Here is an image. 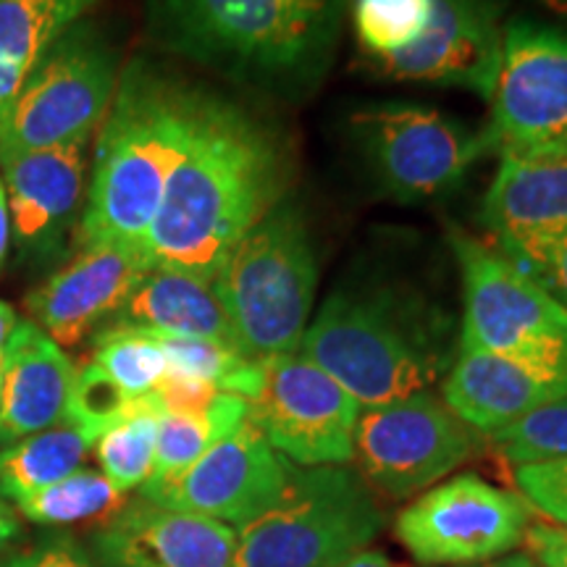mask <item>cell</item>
<instances>
[{
	"instance_id": "obj_17",
	"label": "cell",
	"mask_w": 567,
	"mask_h": 567,
	"mask_svg": "<svg viewBox=\"0 0 567 567\" xmlns=\"http://www.w3.org/2000/svg\"><path fill=\"white\" fill-rule=\"evenodd\" d=\"M492 247L523 274L567 234V151L547 155L499 153L484 197Z\"/></svg>"
},
{
	"instance_id": "obj_13",
	"label": "cell",
	"mask_w": 567,
	"mask_h": 567,
	"mask_svg": "<svg viewBox=\"0 0 567 567\" xmlns=\"http://www.w3.org/2000/svg\"><path fill=\"white\" fill-rule=\"evenodd\" d=\"M488 103V130L499 153L567 151V34L536 21H509Z\"/></svg>"
},
{
	"instance_id": "obj_24",
	"label": "cell",
	"mask_w": 567,
	"mask_h": 567,
	"mask_svg": "<svg viewBox=\"0 0 567 567\" xmlns=\"http://www.w3.org/2000/svg\"><path fill=\"white\" fill-rule=\"evenodd\" d=\"M247 421L243 396L218 392L205 413H163L155 442L153 476L145 484H166L195 465L213 444L221 442Z\"/></svg>"
},
{
	"instance_id": "obj_19",
	"label": "cell",
	"mask_w": 567,
	"mask_h": 567,
	"mask_svg": "<svg viewBox=\"0 0 567 567\" xmlns=\"http://www.w3.org/2000/svg\"><path fill=\"white\" fill-rule=\"evenodd\" d=\"M87 140L0 161L11 234L24 258L45 260L61 250L63 234L71 229L82 205Z\"/></svg>"
},
{
	"instance_id": "obj_27",
	"label": "cell",
	"mask_w": 567,
	"mask_h": 567,
	"mask_svg": "<svg viewBox=\"0 0 567 567\" xmlns=\"http://www.w3.org/2000/svg\"><path fill=\"white\" fill-rule=\"evenodd\" d=\"M21 513L42 526H71L84 520H109L122 509L124 494L103 473L76 471L59 484L27 494L17 502Z\"/></svg>"
},
{
	"instance_id": "obj_29",
	"label": "cell",
	"mask_w": 567,
	"mask_h": 567,
	"mask_svg": "<svg viewBox=\"0 0 567 567\" xmlns=\"http://www.w3.org/2000/svg\"><path fill=\"white\" fill-rule=\"evenodd\" d=\"M130 396L151 394L166 373V354L151 331L132 326H103L95 334V358Z\"/></svg>"
},
{
	"instance_id": "obj_1",
	"label": "cell",
	"mask_w": 567,
	"mask_h": 567,
	"mask_svg": "<svg viewBox=\"0 0 567 567\" xmlns=\"http://www.w3.org/2000/svg\"><path fill=\"white\" fill-rule=\"evenodd\" d=\"M292 189L279 126L226 97L205 95L193 142L174 168L145 247L155 266L213 281L247 231Z\"/></svg>"
},
{
	"instance_id": "obj_5",
	"label": "cell",
	"mask_w": 567,
	"mask_h": 567,
	"mask_svg": "<svg viewBox=\"0 0 567 567\" xmlns=\"http://www.w3.org/2000/svg\"><path fill=\"white\" fill-rule=\"evenodd\" d=\"M218 300L252 360L300 350L318 292V255L308 216L287 197L239 239L213 279Z\"/></svg>"
},
{
	"instance_id": "obj_25",
	"label": "cell",
	"mask_w": 567,
	"mask_h": 567,
	"mask_svg": "<svg viewBox=\"0 0 567 567\" xmlns=\"http://www.w3.org/2000/svg\"><path fill=\"white\" fill-rule=\"evenodd\" d=\"M92 442L74 425L40 431L0 455V494L19 502L80 471Z\"/></svg>"
},
{
	"instance_id": "obj_16",
	"label": "cell",
	"mask_w": 567,
	"mask_h": 567,
	"mask_svg": "<svg viewBox=\"0 0 567 567\" xmlns=\"http://www.w3.org/2000/svg\"><path fill=\"white\" fill-rule=\"evenodd\" d=\"M153 266L145 245H80L61 271L27 295V310L55 344L76 347L122 310Z\"/></svg>"
},
{
	"instance_id": "obj_36",
	"label": "cell",
	"mask_w": 567,
	"mask_h": 567,
	"mask_svg": "<svg viewBox=\"0 0 567 567\" xmlns=\"http://www.w3.org/2000/svg\"><path fill=\"white\" fill-rule=\"evenodd\" d=\"M528 276L567 308V234L538 255Z\"/></svg>"
},
{
	"instance_id": "obj_33",
	"label": "cell",
	"mask_w": 567,
	"mask_h": 567,
	"mask_svg": "<svg viewBox=\"0 0 567 567\" xmlns=\"http://www.w3.org/2000/svg\"><path fill=\"white\" fill-rule=\"evenodd\" d=\"M153 394L163 408V413L197 415L208 410L210 402L216 400L218 389L208 384V381L195 379V375L166 371L158 381V386L153 389Z\"/></svg>"
},
{
	"instance_id": "obj_22",
	"label": "cell",
	"mask_w": 567,
	"mask_h": 567,
	"mask_svg": "<svg viewBox=\"0 0 567 567\" xmlns=\"http://www.w3.org/2000/svg\"><path fill=\"white\" fill-rule=\"evenodd\" d=\"M105 326H132L168 337H200L237 347V337L213 281L168 266H153L130 300Z\"/></svg>"
},
{
	"instance_id": "obj_9",
	"label": "cell",
	"mask_w": 567,
	"mask_h": 567,
	"mask_svg": "<svg viewBox=\"0 0 567 567\" xmlns=\"http://www.w3.org/2000/svg\"><path fill=\"white\" fill-rule=\"evenodd\" d=\"M118 55L90 21L63 32L21 87L0 126V161L87 140L111 109Z\"/></svg>"
},
{
	"instance_id": "obj_21",
	"label": "cell",
	"mask_w": 567,
	"mask_h": 567,
	"mask_svg": "<svg viewBox=\"0 0 567 567\" xmlns=\"http://www.w3.org/2000/svg\"><path fill=\"white\" fill-rule=\"evenodd\" d=\"M76 368L34 321H21L3 347L0 442L11 444L63 421Z\"/></svg>"
},
{
	"instance_id": "obj_32",
	"label": "cell",
	"mask_w": 567,
	"mask_h": 567,
	"mask_svg": "<svg viewBox=\"0 0 567 567\" xmlns=\"http://www.w3.org/2000/svg\"><path fill=\"white\" fill-rule=\"evenodd\" d=\"M517 494L549 523L567 528V460L513 467Z\"/></svg>"
},
{
	"instance_id": "obj_42",
	"label": "cell",
	"mask_w": 567,
	"mask_h": 567,
	"mask_svg": "<svg viewBox=\"0 0 567 567\" xmlns=\"http://www.w3.org/2000/svg\"><path fill=\"white\" fill-rule=\"evenodd\" d=\"M0 396H3V360H0Z\"/></svg>"
},
{
	"instance_id": "obj_35",
	"label": "cell",
	"mask_w": 567,
	"mask_h": 567,
	"mask_svg": "<svg viewBox=\"0 0 567 567\" xmlns=\"http://www.w3.org/2000/svg\"><path fill=\"white\" fill-rule=\"evenodd\" d=\"M530 559L536 567H567V528L557 523H530L526 530Z\"/></svg>"
},
{
	"instance_id": "obj_6",
	"label": "cell",
	"mask_w": 567,
	"mask_h": 567,
	"mask_svg": "<svg viewBox=\"0 0 567 567\" xmlns=\"http://www.w3.org/2000/svg\"><path fill=\"white\" fill-rule=\"evenodd\" d=\"M384 528L363 476L344 465L297 467L281 499L237 530L234 567H339Z\"/></svg>"
},
{
	"instance_id": "obj_31",
	"label": "cell",
	"mask_w": 567,
	"mask_h": 567,
	"mask_svg": "<svg viewBox=\"0 0 567 567\" xmlns=\"http://www.w3.org/2000/svg\"><path fill=\"white\" fill-rule=\"evenodd\" d=\"M132 400L134 396L126 394L101 365L87 363L74 373L63 421L95 444L105 431L124 421Z\"/></svg>"
},
{
	"instance_id": "obj_28",
	"label": "cell",
	"mask_w": 567,
	"mask_h": 567,
	"mask_svg": "<svg viewBox=\"0 0 567 567\" xmlns=\"http://www.w3.org/2000/svg\"><path fill=\"white\" fill-rule=\"evenodd\" d=\"M436 0H352V30L368 61L405 51L421 38Z\"/></svg>"
},
{
	"instance_id": "obj_20",
	"label": "cell",
	"mask_w": 567,
	"mask_h": 567,
	"mask_svg": "<svg viewBox=\"0 0 567 567\" xmlns=\"http://www.w3.org/2000/svg\"><path fill=\"white\" fill-rule=\"evenodd\" d=\"M442 392L452 413L463 417L471 429L494 434L530 410L567 396V384L494 352L457 344L455 363L446 373Z\"/></svg>"
},
{
	"instance_id": "obj_7",
	"label": "cell",
	"mask_w": 567,
	"mask_h": 567,
	"mask_svg": "<svg viewBox=\"0 0 567 567\" xmlns=\"http://www.w3.org/2000/svg\"><path fill=\"white\" fill-rule=\"evenodd\" d=\"M463 284L460 344L534 368L567 384V308L492 245L450 226Z\"/></svg>"
},
{
	"instance_id": "obj_18",
	"label": "cell",
	"mask_w": 567,
	"mask_h": 567,
	"mask_svg": "<svg viewBox=\"0 0 567 567\" xmlns=\"http://www.w3.org/2000/svg\"><path fill=\"white\" fill-rule=\"evenodd\" d=\"M237 530L137 496L92 536L97 567H234Z\"/></svg>"
},
{
	"instance_id": "obj_26",
	"label": "cell",
	"mask_w": 567,
	"mask_h": 567,
	"mask_svg": "<svg viewBox=\"0 0 567 567\" xmlns=\"http://www.w3.org/2000/svg\"><path fill=\"white\" fill-rule=\"evenodd\" d=\"M161 415L163 408L153 392L134 396L124 421H118L95 442L103 476L122 494L142 488L153 476Z\"/></svg>"
},
{
	"instance_id": "obj_2",
	"label": "cell",
	"mask_w": 567,
	"mask_h": 567,
	"mask_svg": "<svg viewBox=\"0 0 567 567\" xmlns=\"http://www.w3.org/2000/svg\"><path fill=\"white\" fill-rule=\"evenodd\" d=\"M455 316L434 287L402 266H354L305 329L300 354L360 408L425 392L455 363Z\"/></svg>"
},
{
	"instance_id": "obj_39",
	"label": "cell",
	"mask_w": 567,
	"mask_h": 567,
	"mask_svg": "<svg viewBox=\"0 0 567 567\" xmlns=\"http://www.w3.org/2000/svg\"><path fill=\"white\" fill-rule=\"evenodd\" d=\"M339 567H394V565L389 563V559L381 555V551L365 549V551H360V555H354L352 559H347V563L339 565Z\"/></svg>"
},
{
	"instance_id": "obj_3",
	"label": "cell",
	"mask_w": 567,
	"mask_h": 567,
	"mask_svg": "<svg viewBox=\"0 0 567 567\" xmlns=\"http://www.w3.org/2000/svg\"><path fill=\"white\" fill-rule=\"evenodd\" d=\"M352 0H145L163 51L281 101L310 95L329 74Z\"/></svg>"
},
{
	"instance_id": "obj_30",
	"label": "cell",
	"mask_w": 567,
	"mask_h": 567,
	"mask_svg": "<svg viewBox=\"0 0 567 567\" xmlns=\"http://www.w3.org/2000/svg\"><path fill=\"white\" fill-rule=\"evenodd\" d=\"M488 446L513 467L567 460V396L488 434Z\"/></svg>"
},
{
	"instance_id": "obj_38",
	"label": "cell",
	"mask_w": 567,
	"mask_h": 567,
	"mask_svg": "<svg viewBox=\"0 0 567 567\" xmlns=\"http://www.w3.org/2000/svg\"><path fill=\"white\" fill-rule=\"evenodd\" d=\"M17 534H19L17 515L11 513V507H6L3 502H0V547H6L11 538H17Z\"/></svg>"
},
{
	"instance_id": "obj_8",
	"label": "cell",
	"mask_w": 567,
	"mask_h": 567,
	"mask_svg": "<svg viewBox=\"0 0 567 567\" xmlns=\"http://www.w3.org/2000/svg\"><path fill=\"white\" fill-rule=\"evenodd\" d=\"M350 134L381 195L402 205L455 193L496 151L492 130H473L431 105L379 103L352 113Z\"/></svg>"
},
{
	"instance_id": "obj_11",
	"label": "cell",
	"mask_w": 567,
	"mask_h": 567,
	"mask_svg": "<svg viewBox=\"0 0 567 567\" xmlns=\"http://www.w3.org/2000/svg\"><path fill=\"white\" fill-rule=\"evenodd\" d=\"M530 507L520 494L460 473L402 509L394 536L423 567L484 565L523 544Z\"/></svg>"
},
{
	"instance_id": "obj_40",
	"label": "cell",
	"mask_w": 567,
	"mask_h": 567,
	"mask_svg": "<svg viewBox=\"0 0 567 567\" xmlns=\"http://www.w3.org/2000/svg\"><path fill=\"white\" fill-rule=\"evenodd\" d=\"M465 567H536L534 559L528 555H507V557H499V559H492V563H484V565H465Z\"/></svg>"
},
{
	"instance_id": "obj_4",
	"label": "cell",
	"mask_w": 567,
	"mask_h": 567,
	"mask_svg": "<svg viewBox=\"0 0 567 567\" xmlns=\"http://www.w3.org/2000/svg\"><path fill=\"white\" fill-rule=\"evenodd\" d=\"M205 92L134 61L97 134L80 245H145L174 168L193 142Z\"/></svg>"
},
{
	"instance_id": "obj_10",
	"label": "cell",
	"mask_w": 567,
	"mask_h": 567,
	"mask_svg": "<svg viewBox=\"0 0 567 567\" xmlns=\"http://www.w3.org/2000/svg\"><path fill=\"white\" fill-rule=\"evenodd\" d=\"M481 444L478 431L425 389L405 400L360 410L352 460H358L368 486L405 499L457 471Z\"/></svg>"
},
{
	"instance_id": "obj_34",
	"label": "cell",
	"mask_w": 567,
	"mask_h": 567,
	"mask_svg": "<svg viewBox=\"0 0 567 567\" xmlns=\"http://www.w3.org/2000/svg\"><path fill=\"white\" fill-rule=\"evenodd\" d=\"M3 567H97L74 538L53 536L38 547L21 551Z\"/></svg>"
},
{
	"instance_id": "obj_23",
	"label": "cell",
	"mask_w": 567,
	"mask_h": 567,
	"mask_svg": "<svg viewBox=\"0 0 567 567\" xmlns=\"http://www.w3.org/2000/svg\"><path fill=\"white\" fill-rule=\"evenodd\" d=\"M97 0H0V126L21 87Z\"/></svg>"
},
{
	"instance_id": "obj_41",
	"label": "cell",
	"mask_w": 567,
	"mask_h": 567,
	"mask_svg": "<svg viewBox=\"0 0 567 567\" xmlns=\"http://www.w3.org/2000/svg\"><path fill=\"white\" fill-rule=\"evenodd\" d=\"M538 3H542L547 11L555 13V17L567 19V0H538Z\"/></svg>"
},
{
	"instance_id": "obj_37",
	"label": "cell",
	"mask_w": 567,
	"mask_h": 567,
	"mask_svg": "<svg viewBox=\"0 0 567 567\" xmlns=\"http://www.w3.org/2000/svg\"><path fill=\"white\" fill-rule=\"evenodd\" d=\"M11 247V213H9V197H6V184L0 176V271H3L6 258H9Z\"/></svg>"
},
{
	"instance_id": "obj_15",
	"label": "cell",
	"mask_w": 567,
	"mask_h": 567,
	"mask_svg": "<svg viewBox=\"0 0 567 567\" xmlns=\"http://www.w3.org/2000/svg\"><path fill=\"white\" fill-rule=\"evenodd\" d=\"M502 30L492 0H436L421 38L405 51L371 61V66L384 80L471 90L492 101Z\"/></svg>"
},
{
	"instance_id": "obj_14",
	"label": "cell",
	"mask_w": 567,
	"mask_h": 567,
	"mask_svg": "<svg viewBox=\"0 0 567 567\" xmlns=\"http://www.w3.org/2000/svg\"><path fill=\"white\" fill-rule=\"evenodd\" d=\"M295 463L279 455L250 417L210 446L182 476L145 484L142 499L245 528L281 499Z\"/></svg>"
},
{
	"instance_id": "obj_12",
	"label": "cell",
	"mask_w": 567,
	"mask_h": 567,
	"mask_svg": "<svg viewBox=\"0 0 567 567\" xmlns=\"http://www.w3.org/2000/svg\"><path fill=\"white\" fill-rule=\"evenodd\" d=\"M247 417L297 467L347 465L354 457L358 400L300 352L264 358Z\"/></svg>"
}]
</instances>
